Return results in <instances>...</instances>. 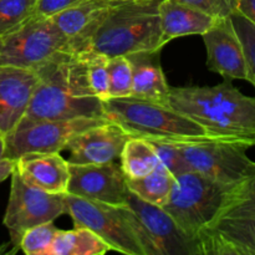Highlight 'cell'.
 Wrapping results in <instances>:
<instances>
[{
  "instance_id": "9",
  "label": "cell",
  "mask_w": 255,
  "mask_h": 255,
  "mask_svg": "<svg viewBox=\"0 0 255 255\" xmlns=\"http://www.w3.org/2000/svg\"><path fill=\"white\" fill-rule=\"evenodd\" d=\"M72 50L50 17L35 14L25 24L0 36V66L36 70L55 55Z\"/></svg>"
},
{
  "instance_id": "26",
  "label": "cell",
  "mask_w": 255,
  "mask_h": 255,
  "mask_svg": "<svg viewBox=\"0 0 255 255\" xmlns=\"http://www.w3.org/2000/svg\"><path fill=\"white\" fill-rule=\"evenodd\" d=\"M87 64V80L92 92L100 100H106L110 96L109 57L97 52L85 51Z\"/></svg>"
},
{
  "instance_id": "18",
  "label": "cell",
  "mask_w": 255,
  "mask_h": 255,
  "mask_svg": "<svg viewBox=\"0 0 255 255\" xmlns=\"http://www.w3.org/2000/svg\"><path fill=\"white\" fill-rule=\"evenodd\" d=\"M15 171L30 186L49 193H67L70 163L60 152H32L16 158Z\"/></svg>"
},
{
  "instance_id": "34",
  "label": "cell",
  "mask_w": 255,
  "mask_h": 255,
  "mask_svg": "<svg viewBox=\"0 0 255 255\" xmlns=\"http://www.w3.org/2000/svg\"><path fill=\"white\" fill-rule=\"evenodd\" d=\"M5 157V137L0 134V158Z\"/></svg>"
},
{
  "instance_id": "14",
  "label": "cell",
  "mask_w": 255,
  "mask_h": 255,
  "mask_svg": "<svg viewBox=\"0 0 255 255\" xmlns=\"http://www.w3.org/2000/svg\"><path fill=\"white\" fill-rule=\"evenodd\" d=\"M207 50V67L224 80L249 82L248 64L231 16L218 19L202 35Z\"/></svg>"
},
{
  "instance_id": "5",
  "label": "cell",
  "mask_w": 255,
  "mask_h": 255,
  "mask_svg": "<svg viewBox=\"0 0 255 255\" xmlns=\"http://www.w3.org/2000/svg\"><path fill=\"white\" fill-rule=\"evenodd\" d=\"M196 242L199 255H255V173L234 186Z\"/></svg>"
},
{
  "instance_id": "22",
  "label": "cell",
  "mask_w": 255,
  "mask_h": 255,
  "mask_svg": "<svg viewBox=\"0 0 255 255\" xmlns=\"http://www.w3.org/2000/svg\"><path fill=\"white\" fill-rule=\"evenodd\" d=\"M120 164L127 179H134L151 173L161 164L151 142L139 137H131L125 143Z\"/></svg>"
},
{
  "instance_id": "4",
  "label": "cell",
  "mask_w": 255,
  "mask_h": 255,
  "mask_svg": "<svg viewBox=\"0 0 255 255\" xmlns=\"http://www.w3.org/2000/svg\"><path fill=\"white\" fill-rule=\"evenodd\" d=\"M102 109L105 119L119 125L132 137L177 142L216 139L201 125L168 105L132 96L109 97L102 100Z\"/></svg>"
},
{
  "instance_id": "27",
  "label": "cell",
  "mask_w": 255,
  "mask_h": 255,
  "mask_svg": "<svg viewBox=\"0 0 255 255\" xmlns=\"http://www.w3.org/2000/svg\"><path fill=\"white\" fill-rule=\"evenodd\" d=\"M110 96L127 97L132 92V65L127 56L109 57Z\"/></svg>"
},
{
  "instance_id": "33",
  "label": "cell",
  "mask_w": 255,
  "mask_h": 255,
  "mask_svg": "<svg viewBox=\"0 0 255 255\" xmlns=\"http://www.w3.org/2000/svg\"><path fill=\"white\" fill-rule=\"evenodd\" d=\"M15 167H16V159L7 158V157L0 158V183L5 181L7 177H11Z\"/></svg>"
},
{
  "instance_id": "6",
  "label": "cell",
  "mask_w": 255,
  "mask_h": 255,
  "mask_svg": "<svg viewBox=\"0 0 255 255\" xmlns=\"http://www.w3.org/2000/svg\"><path fill=\"white\" fill-rule=\"evenodd\" d=\"M234 186L217 182L198 172L187 171L174 178L171 193L162 208L184 233L196 239L197 234L213 221Z\"/></svg>"
},
{
  "instance_id": "17",
  "label": "cell",
  "mask_w": 255,
  "mask_h": 255,
  "mask_svg": "<svg viewBox=\"0 0 255 255\" xmlns=\"http://www.w3.org/2000/svg\"><path fill=\"white\" fill-rule=\"evenodd\" d=\"M116 2L114 0H82L50 19L67 37L72 50L84 51L100 22Z\"/></svg>"
},
{
  "instance_id": "2",
  "label": "cell",
  "mask_w": 255,
  "mask_h": 255,
  "mask_svg": "<svg viewBox=\"0 0 255 255\" xmlns=\"http://www.w3.org/2000/svg\"><path fill=\"white\" fill-rule=\"evenodd\" d=\"M168 106L201 125L212 138L255 146V97L228 80L216 86L172 87Z\"/></svg>"
},
{
  "instance_id": "19",
  "label": "cell",
  "mask_w": 255,
  "mask_h": 255,
  "mask_svg": "<svg viewBox=\"0 0 255 255\" xmlns=\"http://www.w3.org/2000/svg\"><path fill=\"white\" fill-rule=\"evenodd\" d=\"M158 14L162 47L177 37L189 35L202 36L218 20L177 0H159Z\"/></svg>"
},
{
  "instance_id": "21",
  "label": "cell",
  "mask_w": 255,
  "mask_h": 255,
  "mask_svg": "<svg viewBox=\"0 0 255 255\" xmlns=\"http://www.w3.org/2000/svg\"><path fill=\"white\" fill-rule=\"evenodd\" d=\"M104 239L85 227L71 231L57 229L49 255H104L110 252Z\"/></svg>"
},
{
  "instance_id": "20",
  "label": "cell",
  "mask_w": 255,
  "mask_h": 255,
  "mask_svg": "<svg viewBox=\"0 0 255 255\" xmlns=\"http://www.w3.org/2000/svg\"><path fill=\"white\" fill-rule=\"evenodd\" d=\"M159 51H144L127 56L132 65V97L168 105L171 87L159 61Z\"/></svg>"
},
{
  "instance_id": "28",
  "label": "cell",
  "mask_w": 255,
  "mask_h": 255,
  "mask_svg": "<svg viewBox=\"0 0 255 255\" xmlns=\"http://www.w3.org/2000/svg\"><path fill=\"white\" fill-rule=\"evenodd\" d=\"M231 20L243 46L248 64L249 82L255 87V25L237 10L231 15Z\"/></svg>"
},
{
  "instance_id": "24",
  "label": "cell",
  "mask_w": 255,
  "mask_h": 255,
  "mask_svg": "<svg viewBox=\"0 0 255 255\" xmlns=\"http://www.w3.org/2000/svg\"><path fill=\"white\" fill-rule=\"evenodd\" d=\"M36 2L37 0H0V36L31 19Z\"/></svg>"
},
{
  "instance_id": "25",
  "label": "cell",
  "mask_w": 255,
  "mask_h": 255,
  "mask_svg": "<svg viewBox=\"0 0 255 255\" xmlns=\"http://www.w3.org/2000/svg\"><path fill=\"white\" fill-rule=\"evenodd\" d=\"M56 232L54 222L31 227L22 234L19 249L26 255H49Z\"/></svg>"
},
{
  "instance_id": "16",
  "label": "cell",
  "mask_w": 255,
  "mask_h": 255,
  "mask_svg": "<svg viewBox=\"0 0 255 255\" xmlns=\"http://www.w3.org/2000/svg\"><path fill=\"white\" fill-rule=\"evenodd\" d=\"M39 75L35 70L0 66V134H9L25 116Z\"/></svg>"
},
{
  "instance_id": "3",
  "label": "cell",
  "mask_w": 255,
  "mask_h": 255,
  "mask_svg": "<svg viewBox=\"0 0 255 255\" xmlns=\"http://www.w3.org/2000/svg\"><path fill=\"white\" fill-rule=\"evenodd\" d=\"M158 2L117 1L105 15L84 51L114 57L161 50Z\"/></svg>"
},
{
  "instance_id": "35",
  "label": "cell",
  "mask_w": 255,
  "mask_h": 255,
  "mask_svg": "<svg viewBox=\"0 0 255 255\" xmlns=\"http://www.w3.org/2000/svg\"><path fill=\"white\" fill-rule=\"evenodd\" d=\"M114 1H144V0H114Z\"/></svg>"
},
{
  "instance_id": "30",
  "label": "cell",
  "mask_w": 255,
  "mask_h": 255,
  "mask_svg": "<svg viewBox=\"0 0 255 255\" xmlns=\"http://www.w3.org/2000/svg\"><path fill=\"white\" fill-rule=\"evenodd\" d=\"M209 14L216 19L228 17L237 10V0H177Z\"/></svg>"
},
{
  "instance_id": "15",
  "label": "cell",
  "mask_w": 255,
  "mask_h": 255,
  "mask_svg": "<svg viewBox=\"0 0 255 255\" xmlns=\"http://www.w3.org/2000/svg\"><path fill=\"white\" fill-rule=\"evenodd\" d=\"M119 125L105 120L104 122L75 137L69 142V163L72 164H105L120 161L125 143L131 138Z\"/></svg>"
},
{
  "instance_id": "32",
  "label": "cell",
  "mask_w": 255,
  "mask_h": 255,
  "mask_svg": "<svg viewBox=\"0 0 255 255\" xmlns=\"http://www.w3.org/2000/svg\"><path fill=\"white\" fill-rule=\"evenodd\" d=\"M237 11L255 25V0H237Z\"/></svg>"
},
{
  "instance_id": "13",
  "label": "cell",
  "mask_w": 255,
  "mask_h": 255,
  "mask_svg": "<svg viewBox=\"0 0 255 255\" xmlns=\"http://www.w3.org/2000/svg\"><path fill=\"white\" fill-rule=\"evenodd\" d=\"M67 193L90 201L126 206L127 178L117 162L105 164L70 163Z\"/></svg>"
},
{
  "instance_id": "29",
  "label": "cell",
  "mask_w": 255,
  "mask_h": 255,
  "mask_svg": "<svg viewBox=\"0 0 255 255\" xmlns=\"http://www.w3.org/2000/svg\"><path fill=\"white\" fill-rule=\"evenodd\" d=\"M147 141L151 142L153 146L162 166L166 167L174 177L189 171L176 142L161 141V139H147Z\"/></svg>"
},
{
  "instance_id": "8",
  "label": "cell",
  "mask_w": 255,
  "mask_h": 255,
  "mask_svg": "<svg viewBox=\"0 0 255 255\" xmlns=\"http://www.w3.org/2000/svg\"><path fill=\"white\" fill-rule=\"evenodd\" d=\"M126 208L144 255H199L196 239L162 207L142 201L128 189Z\"/></svg>"
},
{
  "instance_id": "31",
  "label": "cell",
  "mask_w": 255,
  "mask_h": 255,
  "mask_svg": "<svg viewBox=\"0 0 255 255\" xmlns=\"http://www.w3.org/2000/svg\"><path fill=\"white\" fill-rule=\"evenodd\" d=\"M80 1L82 0H37L35 14L44 17H51L52 15L70 6H74Z\"/></svg>"
},
{
  "instance_id": "12",
  "label": "cell",
  "mask_w": 255,
  "mask_h": 255,
  "mask_svg": "<svg viewBox=\"0 0 255 255\" xmlns=\"http://www.w3.org/2000/svg\"><path fill=\"white\" fill-rule=\"evenodd\" d=\"M105 120L104 117H80L20 122L5 136V157L16 159L32 152H61L81 132Z\"/></svg>"
},
{
  "instance_id": "11",
  "label": "cell",
  "mask_w": 255,
  "mask_h": 255,
  "mask_svg": "<svg viewBox=\"0 0 255 255\" xmlns=\"http://www.w3.org/2000/svg\"><path fill=\"white\" fill-rule=\"evenodd\" d=\"M66 193H49L30 186L16 171L11 174L9 201L4 216L5 228L9 231L15 251L19 249L22 234L31 227L54 222L66 214Z\"/></svg>"
},
{
  "instance_id": "23",
  "label": "cell",
  "mask_w": 255,
  "mask_h": 255,
  "mask_svg": "<svg viewBox=\"0 0 255 255\" xmlns=\"http://www.w3.org/2000/svg\"><path fill=\"white\" fill-rule=\"evenodd\" d=\"M176 177L164 166L159 164L154 171L143 177L127 179V187L142 201L163 207L168 199Z\"/></svg>"
},
{
  "instance_id": "7",
  "label": "cell",
  "mask_w": 255,
  "mask_h": 255,
  "mask_svg": "<svg viewBox=\"0 0 255 255\" xmlns=\"http://www.w3.org/2000/svg\"><path fill=\"white\" fill-rule=\"evenodd\" d=\"M189 171L198 172L221 183H241L255 173V161L247 151L254 144L228 139L174 141Z\"/></svg>"
},
{
  "instance_id": "10",
  "label": "cell",
  "mask_w": 255,
  "mask_h": 255,
  "mask_svg": "<svg viewBox=\"0 0 255 255\" xmlns=\"http://www.w3.org/2000/svg\"><path fill=\"white\" fill-rule=\"evenodd\" d=\"M66 214L75 227H85L104 239L111 251L127 255H144L132 228L126 206H114L65 194Z\"/></svg>"
},
{
  "instance_id": "1",
  "label": "cell",
  "mask_w": 255,
  "mask_h": 255,
  "mask_svg": "<svg viewBox=\"0 0 255 255\" xmlns=\"http://www.w3.org/2000/svg\"><path fill=\"white\" fill-rule=\"evenodd\" d=\"M35 71L39 81L20 122L104 117L102 101L87 80L85 51L65 50Z\"/></svg>"
}]
</instances>
